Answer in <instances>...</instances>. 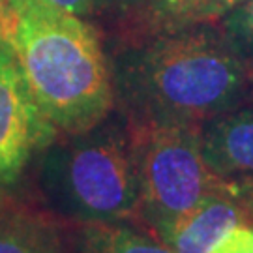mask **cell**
<instances>
[{
	"instance_id": "8",
	"label": "cell",
	"mask_w": 253,
	"mask_h": 253,
	"mask_svg": "<svg viewBox=\"0 0 253 253\" xmlns=\"http://www.w3.org/2000/svg\"><path fill=\"white\" fill-rule=\"evenodd\" d=\"M242 0H150L145 9L152 36L221 21Z\"/></svg>"
},
{
	"instance_id": "16",
	"label": "cell",
	"mask_w": 253,
	"mask_h": 253,
	"mask_svg": "<svg viewBox=\"0 0 253 253\" xmlns=\"http://www.w3.org/2000/svg\"><path fill=\"white\" fill-rule=\"evenodd\" d=\"M118 2H135V0H118Z\"/></svg>"
},
{
	"instance_id": "14",
	"label": "cell",
	"mask_w": 253,
	"mask_h": 253,
	"mask_svg": "<svg viewBox=\"0 0 253 253\" xmlns=\"http://www.w3.org/2000/svg\"><path fill=\"white\" fill-rule=\"evenodd\" d=\"M229 190L236 195L244 208L246 223L253 227V176H223Z\"/></svg>"
},
{
	"instance_id": "15",
	"label": "cell",
	"mask_w": 253,
	"mask_h": 253,
	"mask_svg": "<svg viewBox=\"0 0 253 253\" xmlns=\"http://www.w3.org/2000/svg\"><path fill=\"white\" fill-rule=\"evenodd\" d=\"M2 13H4V11H2V0H0V36H4L6 27H8V17L2 15Z\"/></svg>"
},
{
	"instance_id": "12",
	"label": "cell",
	"mask_w": 253,
	"mask_h": 253,
	"mask_svg": "<svg viewBox=\"0 0 253 253\" xmlns=\"http://www.w3.org/2000/svg\"><path fill=\"white\" fill-rule=\"evenodd\" d=\"M111 0H6V8H23V6H40V8L54 9L62 13H72V15H84L98 9L103 4H109Z\"/></svg>"
},
{
	"instance_id": "7",
	"label": "cell",
	"mask_w": 253,
	"mask_h": 253,
	"mask_svg": "<svg viewBox=\"0 0 253 253\" xmlns=\"http://www.w3.org/2000/svg\"><path fill=\"white\" fill-rule=\"evenodd\" d=\"M201 150L217 176H253V105L219 115L201 126Z\"/></svg>"
},
{
	"instance_id": "2",
	"label": "cell",
	"mask_w": 253,
	"mask_h": 253,
	"mask_svg": "<svg viewBox=\"0 0 253 253\" xmlns=\"http://www.w3.org/2000/svg\"><path fill=\"white\" fill-rule=\"evenodd\" d=\"M43 117L68 135L107 118L113 70L96 32L79 15L40 6L13 8L4 32Z\"/></svg>"
},
{
	"instance_id": "9",
	"label": "cell",
	"mask_w": 253,
	"mask_h": 253,
	"mask_svg": "<svg viewBox=\"0 0 253 253\" xmlns=\"http://www.w3.org/2000/svg\"><path fill=\"white\" fill-rule=\"evenodd\" d=\"M0 253H64V248L49 219L11 208L0 210Z\"/></svg>"
},
{
	"instance_id": "10",
	"label": "cell",
	"mask_w": 253,
	"mask_h": 253,
	"mask_svg": "<svg viewBox=\"0 0 253 253\" xmlns=\"http://www.w3.org/2000/svg\"><path fill=\"white\" fill-rule=\"evenodd\" d=\"M77 253H174L162 240L117 223H83L75 242Z\"/></svg>"
},
{
	"instance_id": "5",
	"label": "cell",
	"mask_w": 253,
	"mask_h": 253,
	"mask_svg": "<svg viewBox=\"0 0 253 253\" xmlns=\"http://www.w3.org/2000/svg\"><path fill=\"white\" fill-rule=\"evenodd\" d=\"M54 133L30 94L13 47L0 36V188L13 186L32 152L49 145Z\"/></svg>"
},
{
	"instance_id": "3",
	"label": "cell",
	"mask_w": 253,
	"mask_h": 253,
	"mask_svg": "<svg viewBox=\"0 0 253 253\" xmlns=\"http://www.w3.org/2000/svg\"><path fill=\"white\" fill-rule=\"evenodd\" d=\"M47 148L40 188L49 208L75 223H117L141 207L131 127L98 124Z\"/></svg>"
},
{
	"instance_id": "11",
	"label": "cell",
	"mask_w": 253,
	"mask_h": 253,
	"mask_svg": "<svg viewBox=\"0 0 253 253\" xmlns=\"http://www.w3.org/2000/svg\"><path fill=\"white\" fill-rule=\"evenodd\" d=\"M221 34L233 51L253 66V0H242L221 19Z\"/></svg>"
},
{
	"instance_id": "13",
	"label": "cell",
	"mask_w": 253,
	"mask_h": 253,
	"mask_svg": "<svg viewBox=\"0 0 253 253\" xmlns=\"http://www.w3.org/2000/svg\"><path fill=\"white\" fill-rule=\"evenodd\" d=\"M210 253H253V227L248 223L235 227Z\"/></svg>"
},
{
	"instance_id": "4",
	"label": "cell",
	"mask_w": 253,
	"mask_h": 253,
	"mask_svg": "<svg viewBox=\"0 0 253 253\" xmlns=\"http://www.w3.org/2000/svg\"><path fill=\"white\" fill-rule=\"evenodd\" d=\"M201 126L190 122H131L141 207L160 240L221 176L208 169L201 150Z\"/></svg>"
},
{
	"instance_id": "6",
	"label": "cell",
	"mask_w": 253,
	"mask_h": 253,
	"mask_svg": "<svg viewBox=\"0 0 253 253\" xmlns=\"http://www.w3.org/2000/svg\"><path fill=\"white\" fill-rule=\"evenodd\" d=\"M246 223L244 208L221 176L195 207L174 223L163 244L174 253H210L235 227Z\"/></svg>"
},
{
	"instance_id": "1",
	"label": "cell",
	"mask_w": 253,
	"mask_h": 253,
	"mask_svg": "<svg viewBox=\"0 0 253 253\" xmlns=\"http://www.w3.org/2000/svg\"><path fill=\"white\" fill-rule=\"evenodd\" d=\"M115 96L133 124L207 120L253 103V66L212 25L148 38L118 56Z\"/></svg>"
}]
</instances>
